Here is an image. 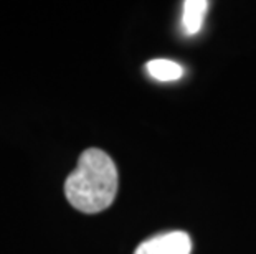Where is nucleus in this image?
Listing matches in <instances>:
<instances>
[{
	"mask_svg": "<svg viewBox=\"0 0 256 254\" xmlns=\"http://www.w3.org/2000/svg\"><path fill=\"white\" fill-rule=\"evenodd\" d=\"M118 192V169L106 152L88 149L80 155L74 172L64 182V195L73 208L100 213L111 207Z\"/></svg>",
	"mask_w": 256,
	"mask_h": 254,
	"instance_id": "f257e3e1",
	"label": "nucleus"
},
{
	"mask_svg": "<svg viewBox=\"0 0 256 254\" xmlns=\"http://www.w3.org/2000/svg\"><path fill=\"white\" fill-rule=\"evenodd\" d=\"M206 10H208V2L206 0H187V2H184L182 30L185 35L198 33L202 25H204Z\"/></svg>",
	"mask_w": 256,
	"mask_h": 254,
	"instance_id": "7ed1b4c3",
	"label": "nucleus"
},
{
	"mask_svg": "<svg viewBox=\"0 0 256 254\" xmlns=\"http://www.w3.org/2000/svg\"><path fill=\"white\" fill-rule=\"evenodd\" d=\"M146 69L150 78H154L157 81H164V83L177 81L184 76L182 64H178L177 61H172V59H164V58L150 59V61L146 64Z\"/></svg>",
	"mask_w": 256,
	"mask_h": 254,
	"instance_id": "20e7f679",
	"label": "nucleus"
},
{
	"mask_svg": "<svg viewBox=\"0 0 256 254\" xmlns=\"http://www.w3.org/2000/svg\"><path fill=\"white\" fill-rule=\"evenodd\" d=\"M192 240L185 231H168L140 243L134 254H190Z\"/></svg>",
	"mask_w": 256,
	"mask_h": 254,
	"instance_id": "f03ea898",
	"label": "nucleus"
}]
</instances>
